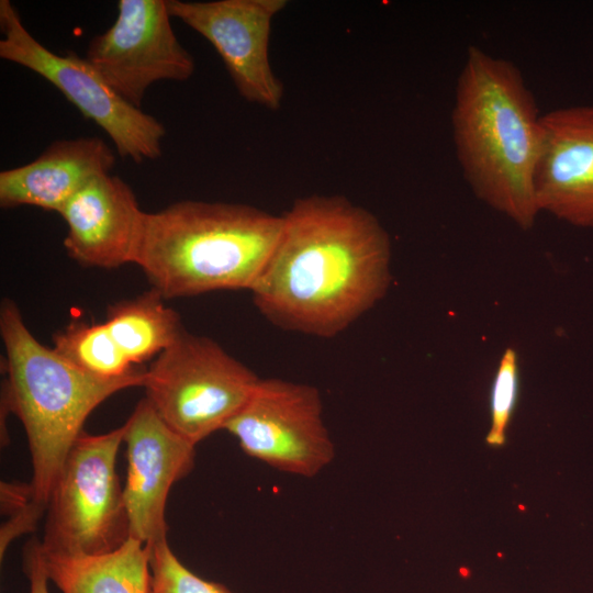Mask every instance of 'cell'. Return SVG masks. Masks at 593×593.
<instances>
[{
    "instance_id": "cell-3",
    "label": "cell",
    "mask_w": 593,
    "mask_h": 593,
    "mask_svg": "<svg viewBox=\"0 0 593 593\" xmlns=\"http://www.w3.org/2000/svg\"><path fill=\"white\" fill-rule=\"evenodd\" d=\"M281 227L251 205L183 200L146 212L134 264L164 299L250 290Z\"/></svg>"
},
{
    "instance_id": "cell-1",
    "label": "cell",
    "mask_w": 593,
    "mask_h": 593,
    "mask_svg": "<svg viewBox=\"0 0 593 593\" xmlns=\"http://www.w3.org/2000/svg\"><path fill=\"white\" fill-rule=\"evenodd\" d=\"M281 216L253 301L279 327L336 336L384 296L390 237L370 211L342 195L299 198Z\"/></svg>"
},
{
    "instance_id": "cell-17",
    "label": "cell",
    "mask_w": 593,
    "mask_h": 593,
    "mask_svg": "<svg viewBox=\"0 0 593 593\" xmlns=\"http://www.w3.org/2000/svg\"><path fill=\"white\" fill-rule=\"evenodd\" d=\"M53 348L64 359L97 378L116 379L136 371L105 323L75 321L54 336Z\"/></svg>"
},
{
    "instance_id": "cell-21",
    "label": "cell",
    "mask_w": 593,
    "mask_h": 593,
    "mask_svg": "<svg viewBox=\"0 0 593 593\" xmlns=\"http://www.w3.org/2000/svg\"><path fill=\"white\" fill-rule=\"evenodd\" d=\"M23 570L30 583V593H49L41 541L27 542L23 551Z\"/></svg>"
},
{
    "instance_id": "cell-6",
    "label": "cell",
    "mask_w": 593,
    "mask_h": 593,
    "mask_svg": "<svg viewBox=\"0 0 593 593\" xmlns=\"http://www.w3.org/2000/svg\"><path fill=\"white\" fill-rule=\"evenodd\" d=\"M259 379L216 342L183 331L145 370L143 387L160 418L197 445L225 428Z\"/></svg>"
},
{
    "instance_id": "cell-9",
    "label": "cell",
    "mask_w": 593,
    "mask_h": 593,
    "mask_svg": "<svg viewBox=\"0 0 593 593\" xmlns=\"http://www.w3.org/2000/svg\"><path fill=\"white\" fill-rule=\"evenodd\" d=\"M170 19L167 0H120L113 24L89 42L87 61L133 107L141 109L153 83L183 81L194 71Z\"/></svg>"
},
{
    "instance_id": "cell-7",
    "label": "cell",
    "mask_w": 593,
    "mask_h": 593,
    "mask_svg": "<svg viewBox=\"0 0 593 593\" xmlns=\"http://www.w3.org/2000/svg\"><path fill=\"white\" fill-rule=\"evenodd\" d=\"M0 57L56 87L86 119L108 134L121 157L142 163L161 156L164 125L126 102L85 57L72 52L58 55L40 43L9 0L0 1Z\"/></svg>"
},
{
    "instance_id": "cell-14",
    "label": "cell",
    "mask_w": 593,
    "mask_h": 593,
    "mask_svg": "<svg viewBox=\"0 0 593 593\" xmlns=\"http://www.w3.org/2000/svg\"><path fill=\"white\" fill-rule=\"evenodd\" d=\"M115 155L98 136L52 143L36 159L0 172V205L59 210L87 183L110 174Z\"/></svg>"
},
{
    "instance_id": "cell-19",
    "label": "cell",
    "mask_w": 593,
    "mask_h": 593,
    "mask_svg": "<svg viewBox=\"0 0 593 593\" xmlns=\"http://www.w3.org/2000/svg\"><path fill=\"white\" fill-rule=\"evenodd\" d=\"M147 547L152 593H232L225 585L205 580L188 569L174 553L167 538Z\"/></svg>"
},
{
    "instance_id": "cell-18",
    "label": "cell",
    "mask_w": 593,
    "mask_h": 593,
    "mask_svg": "<svg viewBox=\"0 0 593 593\" xmlns=\"http://www.w3.org/2000/svg\"><path fill=\"white\" fill-rule=\"evenodd\" d=\"M519 366L517 351L507 347L496 367L490 389V428L485 441L490 447H503L506 430L517 404Z\"/></svg>"
},
{
    "instance_id": "cell-5",
    "label": "cell",
    "mask_w": 593,
    "mask_h": 593,
    "mask_svg": "<svg viewBox=\"0 0 593 593\" xmlns=\"http://www.w3.org/2000/svg\"><path fill=\"white\" fill-rule=\"evenodd\" d=\"M125 424L111 432H82L71 446L52 488L46 511L45 553L96 556L116 550L130 536L116 456Z\"/></svg>"
},
{
    "instance_id": "cell-4",
    "label": "cell",
    "mask_w": 593,
    "mask_h": 593,
    "mask_svg": "<svg viewBox=\"0 0 593 593\" xmlns=\"http://www.w3.org/2000/svg\"><path fill=\"white\" fill-rule=\"evenodd\" d=\"M5 348V412L24 426L32 460L35 506L46 511L59 470L90 413L112 394L143 387L145 371L116 379L93 377L42 345L24 323L16 304L5 299L0 310Z\"/></svg>"
},
{
    "instance_id": "cell-11",
    "label": "cell",
    "mask_w": 593,
    "mask_h": 593,
    "mask_svg": "<svg viewBox=\"0 0 593 593\" xmlns=\"http://www.w3.org/2000/svg\"><path fill=\"white\" fill-rule=\"evenodd\" d=\"M127 477L123 488L130 536L150 545L167 538L166 502L194 465L195 446L174 432L145 398L125 422Z\"/></svg>"
},
{
    "instance_id": "cell-8",
    "label": "cell",
    "mask_w": 593,
    "mask_h": 593,
    "mask_svg": "<svg viewBox=\"0 0 593 593\" xmlns=\"http://www.w3.org/2000/svg\"><path fill=\"white\" fill-rule=\"evenodd\" d=\"M224 429L249 457L294 475L315 477L335 457L320 392L305 383L259 379Z\"/></svg>"
},
{
    "instance_id": "cell-2",
    "label": "cell",
    "mask_w": 593,
    "mask_h": 593,
    "mask_svg": "<svg viewBox=\"0 0 593 593\" xmlns=\"http://www.w3.org/2000/svg\"><path fill=\"white\" fill-rule=\"evenodd\" d=\"M456 156L482 202L517 226H534L541 115L519 68L478 46L467 51L451 112Z\"/></svg>"
},
{
    "instance_id": "cell-16",
    "label": "cell",
    "mask_w": 593,
    "mask_h": 593,
    "mask_svg": "<svg viewBox=\"0 0 593 593\" xmlns=\"http://www.w3.org/2000/svg\"><path fill=\"white\" fill-rule=\"evenodd\" d=\"M105 324L132 365L158 356L184 331L177 312L154 289L109 306Z\"/></svg>"
},
{
    "instance_id": "cell-13",
    "label": "cell",
    "mask_w": 593,
    "mask_h": 593,
    "mask_svg": "<svg viewBox=\"0 0 593 593\" xmlns=\"http://www.w3.org/2000/svg\"><path fill=\"white\" fill-rule=\"evenodd\" d=\"M58 213L67 225L64 246L75 261L107 269L135 262L146 212L122 178H94Z\"/></svg>"
},
{
    "instance_id": "cell-15",
    "label": "cell",
    "mask_w": 593,
    "mask_h": 593,
    "mask_svg": "<svg viewBox=\"0 0 593 593\" xmlns=\"http://www.w3.org/2000/svg\"><path fill=\"white\" fill-rule=\"evenodd\" d=\"M43 555L47 577L61 593H152L149 549L133 537L104 555Z\"/></svg>"
},
{
    "instance_id": "cell-20",
    "label": "cell",
    "mask_w": 593,
    "mask_h": 593,
    "mask_svg": "<svg viewBox=\"0 0 593 593\" xmlns=\"http://www.w3.org/2000/svg\"><path fill=\"white\" fill-rule=\"evenodd\" d=\"M1 508L10 516L1 528L0 553L2 558L14 538L36 528L43 512L33 502L31 484L16 482L1 483Z\"/></svg>"
},
{
    "instance_id": "cell-12",
    "label": "cell",
    "mask_w": 593,
    "mask_h": 593,
    "mask_svg": "<svg viewBox=\"0 0 593 593\" xmlns=\"http://www.w3.org/2000/svg\"><path fill=\"white\" fill-rule=\"evenodd\" d=\"M535 194L539 212L593 227V105L559 108L541 115Z\"/></svg>"
},
{
    "instance_id": "cell-10",
    "label": "cell",
    "mask_w": 593,
    "mask_h": 593,
    "mask_svg": "<svg viewBox=\"0 0 593 593\" xmlns=\"http://www.w3.org/2000/svg\"><path fill=\"white\" fill-rule=\"evenodd\" d=\"M286 0H167L176 18L203 36L220 55L247 102L280 109L283 85L272 70L269 44L273 19Z\"/></svg>"
}]
</instances>
